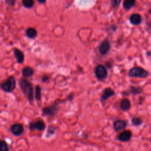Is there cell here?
<instances>
[{
  "label": "cell",
  "instance_id": "cell-19",
  "mask_svg": "<svg viewBox=\"0 0 151 151\" xmlns=\"http://www.w3.org/2000/svg\"><path fill=\"white\" fill-rule=\"evenodd\" d=\"M41 89L40 86L38 85L36 86V89H35V97L36 100H38V101H40L41 99Z\"/></svg>",
  "mask_w": 151,
  "mask_h": 151
},
{
  "label": "cell",
  "instance_id": "cell-1",
  "mask_svg": "<svg viewBox=\"0 0 151 151\" xmlns=\"http://www.w3.org/2000/svg\"><path fill=\"white\" fill-rule=\"evenodd\" d=\"M20 87L30 102L33 100V87L31 83L26 79H21L19 82Z\"/></svg>",
  "mask_w": 151,
  "mask_h": 151
},
{
  "label": "cell",
  "instance_id": "cell-7",
  "mask_svg": "<svg viewBox=\"0 0 151 151\" xmlns=\"http://www.w3.org/2000/svg\"><path fill=\"white\" fill-rule=\"evenodd\" d=\"M111 48L110 43L109 40L105 39L102 41L101 44L100 45L99 48V53L102 55H106L110 51Z\"/></svg>",
  "mask_w": 151,
  "mask_h": 151
},
{
  "label": "cell",
  "instance_id": "cell-27",
  "mask_svg": "<svg viewBox=\"0 0 151 151\" xmlns=\"http://www.w3.org/2000/svg\"><path fill=\"white\" fill-rule=\"evenodd\" d=\"M48 80H49V78L48 77V76H46V75L43 76L41 78V81H42V82H44V83L48 82Z\"/></svg>",
  "mask_w": 151,
  "mask_h": 151
},
{
  "label": "cell",
  "instance_id": "cell-30",
  "mask_svg": "<svg viewBox=\"0 0 151 151\" xmlns=\"http://www.w3.org/2000/svg\"><path fill=\"white\" fill-rule=\"evenodd\" d=\"M37 1L40 3H44L45 2V0H37Z\"/></svg>",
  "mask_w": 151,
  "mask_h": 151
},
{
  "label": "cell",
  "instance_id": "cell-26",
  "mask_svg": "<svg viewBox=\"0 0 151 151\" xmlns=\"http://www.w3.org/2000/svg\"><path fill=\"white\" fill-rule=\"evenodd\" d=\"M17 0H6V3L7 5L10 6H14Z\"/></svg>",
  "mask_w": 151,
  "mask_h": 151
},
{
  "label": "cell",
  "instance_id": "cell-21",
  "mask_svg": "<svg viewBox=\"0 0 151 151\" xmlns=\"http://www.w3.org/2000/svg\"><path fill=\"white\" fill-rule=\"evenodd\" d=\"M9 148L5 141H0V151H8Z\"/></svg>",
  "mask_w": 151,
  "mask_h": 151
},
{
  "label": "cell",
  "instance_id": "cell-22",
  "mask_svg": "<svg viewBox=\"0 0 151 151\" xmlns=\"http://www.w3.org/2000/svg\"><path fill=\"white\" fill-rule=\"evenodd\" d=\"M56 128L54 127H52V126H50L48 128L47 134H46V138H49L51 136L55 134V131H56Z\"/></svg>",
  "mask_w": 151,
  "mask_h": 151
},
{
  "label": "cell",
  "instance_id": "cell-25",
  "mask_svg": "<svg viewBox=\"0 0 151 151\" xmlns=\"http://www.w3.org/2000/svg\"><path fill=\"white\" fill-rule=\"evenodd\" d=\"M146 30L147 31V32L151 35V22H150L149 21L146 20Z\"/></svg>",
  "mask_w": 151,
  "mask_h": 151
},
{
  "label": "cell",
  "instance_id": "cell-5",
  "mask_svg": "<svg viewBox=\"0 0 151 151\" xmlns=\"http://www.w3.org/2000/svg\"><path fill=\"white\" fill-rule=\"evenodd\" d=\"M58 104H54L53 105H51L50 106L45 107L43 109L42 112L44 115L48 116L49 117H53L55 116L57 112H58V108L57 107V105Z\"/></svg>",
  "mask_w": 151,
  "mask_h": 151
},
{
  "label": "cell",
  "instance_id": "cell-3",
  "mask_svg": "<svg viewBox=\"0 0 151 151\" xmlns=\"http://www.w3.org/2000/svg\"><path fill=\"white\" fill-rule=\"evenodd\" d=\"M16 80L13 76L9 77L6 81L1 83V87L2 90L6 93H11L15 89Z\"/></svg>",
  "mask_w": 151,
  "mask_h": 151
},
{
  "label": "cell",
  "instance_id": "cell-4",
  "mask_svg": "<svg viewBox=\"0 0 151 151\" xmlns=\"http://www.w3.org/2000/svg\"><path fill=\"white\" fill-rule=\"evenodd\" d=\"M96 78L99 81H103L108 77V70L105 66L102 64H99L96 66L94 70Z\"/></svg>",
  "mask_w": 151,
  "mask_h": 151
},
{
  "label": "cell",
  "instance_id": "cell-8",
  "mask_svg": "<svg viewBox=\"0 0 151 151\" xmlns=\"http://www.w3.org/2000/svg\"><path fill=\"white\" fill-rule=\"evenodd\" d=\"M115 95V92L110 87H107L103 90V94L100 96V102H103L106 101L109 98Z\"/></svg>",
  "mask_w": 151,
  "mask_h": 151
},
{
  "label": "cell",
  "instance_id": "cell-13",
  "mask_svg": "<svg viewBox=\"0 0 151 151\" xmlns=\"http://www.w3.org/2000/svg\"><path fill=\"white\" fill-rule=\"evenodd\" d=\"M34 70L30 66L25 67L22 70V75L25 78L31 77L34 74Z\"/></svg>",
  "mask_w": 151,
  "mask_h": 151
},
{
  "label": "cell",
  "instance_id": "cell-18",
  "mask_svg": "<svg viewBox=\"0 0 151 151\" xmlns=\"http://www.w3.org/2000/svg\"><path fill=\"white\" fill-rule=\"evenodd\" d=\"M143 92V89L139 86H131L130 93L134 95L140 94Z\"/></svg>",
  "mask_w": 151,
  "mask_h": 151
},
{
  "label": "cell",
  "instance_id": "cell-23",
  "mask_svg": "<svg viewBox=\"0 0 151 151\" xmlns=\"http://www.w3.org/2000/svg\"><path fill=\"white\" fill-rule=\"evenodd\" d=\"M143 123V120L141 118L138 117H135L132 119V123L134 126H139L142 124Z\"/></svg>",
  "mask_w": 151,
  "mask_h": 151
},
{
  "label": "cell",
  "instance_id": "cell-17",
  "mask_svg": "<svg viewBox=\"0 0 151 151\" xmlns=\"http://www.w3.org/2000/svg\"><path fill=\"white\" fill-rule=\"evenodd\" d=\"M26 34V36L28 38L33 39V38H34L35 37H37V31L34 28L30 27V28H28L27 29Z\"/></svg>",
  "mask_w": 151,
  "mask_h": 151
},
{
  "label": "cell",
  "instance_id": "cell-16",
  "mask_svg": "<svg viewBox=\"0 0 151 151\" xmlns=\"http://www.w3.org/2000/svg\"><path fill=\"white\" fill-rule=\"evenodd\" d=\"M136 4V0H124L123 3V8L127 10H130Z\"/></svg>",
  "mask_w": 151,
  "mask_h": 151
},
{
  "label": "cell",
  "instance_id": "cell-11",
  "mask_svg": "<svg viewBox=\"0 0 151 151\" xmlns=\"http://www.w3.org/2000/svg\"><path fill=\"white\" fill-rule=\"evenodd\" d=\"M127 127V122L124 120L119 119L113 123V129L115 131L119 132L124 129Z\"/></svg>",
  "mask_w": 151,
  "mask_h": 151
},
{
  "label": "cell",
  "instance_id": "cell-9",
  "mask_svg": "<svg viewBox=\"0 0 151 151\" xmlns=\"http://www.w3.org/2000/svg\"><path fill=\"white\" fill-rule=\"evenodd\" d=\"M10 131L14 136H19L23 134L24 129L23 128V126L21 124L15 123L11 126Z\"/></svg>",
  "mask_w": 151,
  "mask_h": 151
},
{
  "label": "cell",
  "instance_id": "cell-24",
  "mask_svg": "<svg viewBox=\"0 0 151 151\" xmlns=\"http://www.w3.org/2000/svg\"><path fill=\"white\" fill-rule=\"evenodd\" d=\"M122 0H111V4L113 8H116L119 7Z\"/></svg>",
  "mask_w": 151,
  "mask_h": 151
},
{
  "label": "cell",
  "instance_id": "cell-28",
  "mask_svg": "<svg viewBox=\"0 0 151 151\" xmlns=\"http://www.w3.org/2000/svg\"><path fill=\"white\" fill-rule=\"evenodd\" d=\"M112 30L113 31H116L117 30V27L115 26H112Z\"/></svg>",
  "mask_w": 151,
  "mask_h": 151
},
{
  "label": "cell",
  "instance_id": "cell-2",
  "mask_svg": "<svg viewBox=\"0 0 151 151\" xmlns=\"http://www.w3.org/2000/svg\"><path fill=\"white\" fill-rule=\"evenodd\" d=\"M128 76L131 78H146L149 76V72L141 67H134L130 69Z\"/></svg>",
  "mask_w": 151,
  "mask_h": 151
},
{
  "label": "cell",
  "instance_id": "cell-10",
  "mask_svg": "<svg viewBox=\"0 0 151 151\" xmlns=\"http://www.w3.org/2000/svg\"><path fill=\"white\" fill-rule=\"evenodd\" d=\"M132 136V133L131 131L126 130L121 132L117 136V139L122 142H125L129 141Z\"/></svg>",
  "mask_w": 151,
  "mask_h": 151
},
{
  "label": "cell",
  "instance_id": "cell-6",
  "mask_svg": "<svg viewBox=\"0 0 151 151\" xmlns=\"http://www.w3.org/2000/svg\"><path fill=\"white\" fill-rule=\"evenodd\" d=\"M45 124L43 120L38 119L34 122H31L29 124V128L30 131L38 130V131H43L45 129Z\"/></svg>",
  "mask_w": 151,
  "mask_h": 151
},
{
  "label": "cell",
  "instance_id": "cell-31",
  "mask_svg": "<svg viewBox=\"0 0 151 151\" xmlns=\"http://www.w3.org/2000/svg\"><path fill=\"white\" fill-rule=\"evenodd\" d=\"M148 13H149L150 15H151V8H150V9L149 10V11H148Z\"/></svg>",
  "mask_w": 151,
  "mask_h": 151
},
{
  "label": "cell",
  "instance_id": "cell-14",
  "mask_svg": "<svg viewBox=\"0 0 151 151\" xmlns=\"http://www.w3.org/2000/svg\"><path fill=\"white\" fill-rule=\"evenodd\" d=\"M131 107V102L128 99H123L120 103V108L123 112L129 110Z\"/></svg>",
  "mask_w": 151,
  "mask_h": 151
},
{
  "label": "cell",
  "instance_id": "cell-29",
  "mask_svg": "<svg viewBox=\"0 0 151 151\" xmlns=\"http://www.w3.org/2000/svg\"><path fill=\"white\" fill-rule=\"evenodd\" d=\"M146 55L148 57H151V52H147L146 53Z\"/></svg>",
  "mask_w": 151,
  "mask_h": 151
},
{
  "label": "cell",
  "instance_id": "cell-20",
  "mask_svg": "<svg viewBox=\"0 0 151 151\" xmlns=\"http://www.w3.org/2000/svg\"><path fill=\"white\" fill-rule=\"evenodd\" d=\"M22 4L27 8H31L34 6V0H22Z\"/></svg>",
  "mask_w": 151,
  "mask_h": 151
},
{
  "label": "cell",
  "instance_id": "cell-15",
  "mask_svg": "<svg viewBox=\"0 0 151 151\" xmlns=\"http://www.w3.org/2000/svg\"><path fill=\"white\" fill-rule=\"evenodd\" d=\"M14 55H15V59H16L17 62L19 64L22 63L24 61V53L18 48H14Z\"/></svg>",
  "mask_w": 151,
  "mask_h": 151
},
{
  "label": "cell",
  "instance_id": "cell-12",
  "mask_svg": "<svg viewBox=\"0 0 151 151\" xmlns=\"http://www.w3.org/2000/svg\"><path fill=\"white\" fill-rule=\"evenodd\" d=\"M142 18L141 15L137 13L133 14L131 15L129 18V21L131 23L132 25H134V26H138V25H139L142 22Z\"/></svg>",
  "mask_w": 151,
  "mask_h": 151
}]
</instances>
